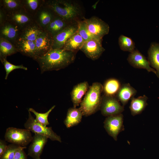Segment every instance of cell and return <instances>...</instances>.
Wrapping results in <instances>:
<instances>
[{"label":"cell","instance_id":"cell-1","mask_svg":"<svg viewBox=\"0 0 159 159\" xmlns=\"http://www.w3.org/2000/svg\"><path fill=\"white\" fill-rule=\"evenodd\" d=\"M76 52L63 48L51 49L35 60L38 63L41 73L64 68L74 61Z\"/></svg>","mask_w":159,"mask_h":159},{"label":"cell","instance_id":"cell-2","mask_svg":"<svg viewBox=\"0 0 159 159\" xmlns=\"http://www.w3.org/2000/svg\"><path fill=\"white\" fill-rule=\"evenodd\" d=\"M44 3L49 6L56 15L69 24L81 20L82 10L79 4L69 0H44Z\"/></svg>","mask_w":159,"mask_h":159},{"label":"cell","instance_id":"cell-3","mask_svg":"<svg viewBox=\"0 0 159 159\" xmlns=\"http://www.w3.org/2000/svg\"><path fill=\"white\" fill-rule=\"evenodd\" d=\"M103 89V85L98 82H94L89 87L80 104V108L83 115L90 116L100 110Z\"/></svg>","mask_w":159,"mask_h":159},{"label":"cell","instance_id":"cell-4","mask_svg":"<svg viewBox=\"0 0 159 159\" xmlns=\"http://www.w3.org/2000/svg\"><path fill=\"white\" fill-rule=\"evenodd\" d=\"M28 117L24 124L25 128L31 132L47 137L52 141L61 143L60 137L52 130L51 127H47L38 122L28 110Z\"/></svg>","mask_w":159,"mask_h":159},{"label":"cell","instance_id":"cell-5","mask_svg":"<svg viewBox=\"0 0 159 159\" xmlns=\"http://www.w3.org/2000/svg\"><path fill=\"white\" fill-rule=\"evenodd\" d=\"M31 131L26 129L14 127L8 128L4 135L5 140L11 144L18 146H26L32 140Z\"/></svg>","mask_w":159,"mask_h":159},{"label":"cell","instance_id":"cell-6","mask_svg":"<svg viewBox=\"0 0 159 159\" xmlns=\"http://www.w3.org/2000/svg\"><path fill=\"white\" fill-rule=\"evenodd\" d=\"M100 110L103 116L107 117L121 114L124 110V107L120 105L116 96L104 94Z\"/></svg>","mask_w":159,"mask_h":159},{"label":"cell","instance_id":"cell-7","mask_svg":"<svg viewBox=\"0 0 159 159\" xmlns=\"http://www.w3.org/2000/svg\"><path fill=\"white\" fill-rule=\"evenodd\" d=\"M83 20L90 32L96 37L102 39L104 36L109 33V25L99 18L93 16Z\"/></svg>","mask_w":159,"mask_h":159},{"label":"cell","instance_id":"cell-8","mask_svg":"<svg viewBox=\"0 0 159 159\" xmlns=\"http://www.w3.org/2000/svg\"><path fill=\"white\" fill-rule=\"evenodd\" d=\"M123 121V116L121 113L107 117L104 122L105 130L115 140L118 134L124 129Z\"/></svg>","mask_w":159,"mask_h":159},{"label":"cell","instance_id":"cell-9","mask_svg":"<svg viewBox=\"0 0 159 159\" xmlns=\"http://www.w3.org/2000/svg\"><path fill=\"white\" fill-rule=\"evenodd\" d=\"M6 21L16 25L22 30L34 22L33 17L23 8L7 14Z\"/></svg>","mask_w":159,"mask_h":159},{"label":"cell","instance_id":"cell-10","mask_svg":"<svg viewBox=\"0 0 159 159\" xmlns=\"http://www.w3.org/2000/svg\"><path fill=\"white\" fill-rule=\"evenodd\" d=\"M102 40L92 39L85 42L80 50L88 58L97 60L105 50L102 45Z\"/></svg>","mask_w":159,"mask_h":159},{"label":"cell","instance_id":"cell-11","mask_svg":"<svg viewBox=\"0 0 159 159\" xmlns=\"http://www.w3.org/2000/svg\"><path fill=\"white\" fill-rule=\"evenodd\" d=\"M78 29V25L77 21L69 24L62 30L53 36L52 49L63 48L67 39L77 32Z\"/></svg>","mask_w":159,"mask_h":159},{"label":"cell","instance_id":"cell-12","mask_svg":"<svg viewBox=\"0 0 159 159\" xmlns=\"http://www.w3.org/2000/svg\"><path fill=\"white\" fill-rule=\"evenodd\" d=\"M57 16L53 11L44 3L33 17L34 20L43 30Z\"/></svg>","mask_w":159,"mask_h":159},{"label":"cell","instance_id":"cell-13","mask_svg":"<svg viewBox=\"0 0 159 159\" xmlns=\"http://www.w3.org/2000/svg\"><path fill=\"white\" fill-rule=\"evenodd\" d=\"M22 31L16 25L6 21L0 25V38L4 39L14 45L20 38Z\"/></svg>","mask_w":159,"mask_h":159},{"label":"cell","instance_id":"cell-14","mask_svg":"<svg viewBox=\"0 0 159 159\" xmlns=\"http://www.w3.org/2000/svg\"><path fill=\"white\" fill-rule=\"evenodd\" d=\"M127 60L129 63L134 68L145 69L148 72H152L156 75V70L151 67L148 60L138 50L135 49L130 53Z\"/></svg>","mask_w":159,"mask_h":159},{"label":"cell","instance_id":"cell-15","mask_svg":"<svg viewBox=\"0 0 159 159\" xmlns=\"http://www.w3.org/2000/svg\"><path fill=\"white\" fill-rule=\"evenodd\" d=\"M35 42L37 59L47 53L52 49L53 36L47 31L44 30Z\"/></svg>","mask_w":159,"mask_h":159},{"label":"cell","instance_id":"cell-16","mask_svg":"<svg viewBox=\"0 0 159 159\" xmlns=\"http://www.w3.org/2000/svg\"><path fill=\"white\" fill-rule=\"evenodd\" d=\"M48 139L44 136L35 134L29 148L28 155L34 159L40 158Z\"/></svg>","mask_w":159,"mask_h":159},{"label":"cell","instance_id":"cell-17","mask_svg":"<svg viewBox=\"0 0 159 159\" xmlns=\"http://www.w3.org/2000/svg\"><path fill=\"white\" fill-rule=\"evenodd\" d=\"M18 52L32 58H37L35 42L19 38L14 44Z\"/></svg>","mask_w":159,"mask_h":159},{"label":"cell","instance_id":"cell-18","mask_svg":"<svg viewBox=\"0 0 159 159\" xmlns=\"http://www.w3.org/2000/svg\"><path fill=\"white\" fill-rule=\"evenodd\" d=\"M89 87L86 81L80 83L74 87L70 94L74 107H76L80 104L83 96L85 95Z\"/></svg>","mask_w":159,"mask_h":159},{"label":"cell","instance_id":"cell-19","mask_svg":"<svg viewBox=\"0 0 159 159\" xmlns=\"http://www.w3.org/2000/svg\"><path fill=\"white\" fill-rule=\"evenodd\" d=\"M137 92V90L130 84L126 83L121 85L116 97L124 106L130 99L134 97Z\"/></svg>","mask_w":159,"mask_h":159},{"label":"cell","instance_id":"cell-20","mask_svg":"<svg viewBox=\"0 0 159 159\" xmlns=\"http://www.w3.org/2000/svg\"><path fill=\"white\" fill-rule=\"evenodd\" d=\"M83 115L79 107H73L69 108L67 110L64 123L67 128H69L78 125L81 121Z\"/></svg>","mask_w":159,"mask_h":159},{"label":"cell","instance_id":"cell-21","mask_svg":"<svg viewBox=\"0 0 159 159\" xmlns=\"http://www.w3.org/2000/svg\"><path fill=\"white\" fill-rule=\"evenodd\" d=\"M148 60L150 65L156 70L159 78V43L152 42L148 52Z\"/></svg>","mask_w":159,"mask_h":159},{"label":"cell","instance_id":"cell-22","mask_svg":"<svg viewBox=\"0 0 159 159\" xmlns=\"http://www.w3.org/2000/svg\"><path fill=\"white\" fill-rule=\"evenodd\" d=\"M44 30L34 21L22 30L20 38L35 42Z\"/></svg>","mask_w":159,"mask_h":159},{"label":"cell","instance_id":"cell-23","mask_svg":"<svg viewBox=\"0 0 159 159\" xmlns=\"http://www.w3.org/2000/svg\"><path fill=\"white\" fill-rule=\"evenodd\" d=\"M148 98L145 95L140 96L137 98L132 97L129 107L131 114L133 116L141 113L148 105Z\"/></svg>","mask_w":159,"mask_h":159},{"label":"cell","instance_id":"cell-24","mask_svg":"<svg viewBox=\"0 0 159 159\" xmlns=\"http://www.w3.org/2000/svg\"><path fill=\"white\" fill-rule=\"evenodd\" d=\"M84 42V40L77 32L67 39L63 48L77 52L78 50H80Z\"/></svg>","mask_w":159,"mask_h":159},{"label":"cell","instance_id":"cell-25","mask_svg":"<svg viewBox=\"0 0 159 159\" xmlns=\"http://www.w3.org/2000/svg\"><path fill=\"white\" fill-rule=\"evenodd\" d=\"M14 44L2 38H0V60L2 62L8 56L17 52Z\"/></svg>","mask_w":159,"mask_h":159},{"label":"cell","instance_id":"cell-26","mask_svg":"<svg viewBox=\"0 0 159 159\" xmlns=\"http://www.w3.org/2000/svg\"><path fill=\"white\" fill-rule=\"evenodd\" d=\"M70 24L57 16L44 30L50 33L53 37Z\"/></svg>","mask_w":159,"mask_h":159},{"label":"cell","instance_id":"cell-27","mask_svg":"<svg viewBox=\"0 0 159 159\" xmlns=\"http://www.w3.org/2000/svg\"><path fill=\"white\" fill-rule=\"evenodd\" d=\"M44 0H21L22 8L33 17L44 3Z\"/></svg>","mask_w":159,"mask_h":159},{"label":"cell","instance_id":"cell-28","mask_svg":"<svg viewBox=\"0 0 159 159\" xmlns=\"http://www.w3.org/2000/svg\"><path fill=\"white\" fill-rule=\"evenodd\" d=\"M121 86L120 82L118 80L110 78L105 82L103 86V91L105 95L116 96Z\"/></svg>","mask_w":159,"mask_h":159},{"label":"cell","instance_id":"cell-29","mask_svg":"<svg viewBox=\"0 0 159 159\" xmlns=\"http://www.w3.org/2000/svg\"><path fill=\"white\" fill-rule=\"evenodd\" d=\"M22 8L21 0H0V9L6 14L19 10Z\"/></svg>","mask_w":159,"mask_h":159},{"label":"cell","instance_id":"cell-30","mask_svg":"<svg viewBox=\"0 0 159 159\" xmlns=\"http://www.w3.org/2000/svg\"><path fill=\"white\" fill-rule=\"evenodd\" d=\"M118 42L120 48L123 51L131 53L135 49V43L130 37L121 35L118 38Z\"/></svg>","mask_w":159,"mask_h":159},{"label":"cell","instance_id":"cell-31","mask_svg":"<svg viewBox=\"0 0 159 159\" xmlns=\"http://www.w3.org/2000/svg\"><path fill=\"white\" fill-rule=\"evenodd\" d=\"M77 22L78 25L77 32L85 42L92 39L102 40L96 37L90 32L83 20H79Z\"/></svg>","mask_w":159,"mask_h":159},{"label":"cell","instance_id":"cell-32","mask_svg":"<svg viewBox=\"0 0 159 159\" xmlns=\"http://www.w3.org/2000/svg\"><path fill=\"white\" fill-rule=\"evenodd\" d=\"M55 107V105H53L47 111L44 113L38 112L32 108H29L28 110L35 115V119L36 121L44 126H47L49 124L48 117Z\"/></svg>","mask_w":159,"mask_h":159},{"label":"cell","instance_id":"cell-33","mask_svg":"<svg viewBox=\"0 0 159 159\" xmlns=\"http://www.w3.org/2000/svg\"><path fill=\"white\" fill-rule=\"evenodd\" d=\"M3 64L6 72L5 79L7 80L8 76L12 71L17 69H21L25 70H27V68L23 64L15 65L8 62L6 59L4 60L1 62Z\"/></svg>","mask_w":159,"mask_h":159},{"label":"cell","instance_id":"cell-34","mask_svg":"<svg viewBox=\"0 0 159 159\" xmlns=\"http://www.w3.org/2000/svg\"><path fill=\"white\" fill-rule=\"evenodd\" d=\"M19 146L12 144L8 145L6 150L0 156V159H14L15 151Z\"/></svg>","mask_w":159,"mask_h":159},{"label":"cell","instance_id":"cell-35","mask_svg":"<svg viewBox=\"0 0 159 159\" xmlns=\"http://www.w3.org/2000/svg\"><path fill=\"white\" fill-rule=\"evenodd\" d=\"M26 148V146H19L15 151L14 159H27L24 151Z\"/></svg>","mask_w":159,"mask_h":159},{"label":"cell","instance_id":"cell-36","mask_svg":"<svg viewBox=\"0 0 159 159\" xmlns=\"http://www.w3.org/2000/svg\"><path fill=\"white\" fill-rule=\"evenodd\" d=\"M8 146L4 140H0V156L5 152Z\"/></svg>","mask_w":159,"mask_h":159},{"label":"cell","instance_id":"cell-37","mask_svg":"<svg viewBox=\"0 0 159 159\" xmlns=\"http://www.w3.org/2000/svg\"><path fill=\"white\" fill-rule=\"evenodd\" d=\"M6 15L5 11L0 9V25L6 21Z\"/></svg>","mask_w":159,"mask_h":159},{"label":"cell","instance_id":"cell-38","mask_svg":"<svg viewBox=\"0 0 159 159\" xmlns=\"http://www.w3.org/2000/svg\"><path fill=\"white\" fill-rule=\"evenodd\" d=\"M38 159H41V158H38Z\"/></svg>","mask_w":159,"mask_h":159}]
</instances>
